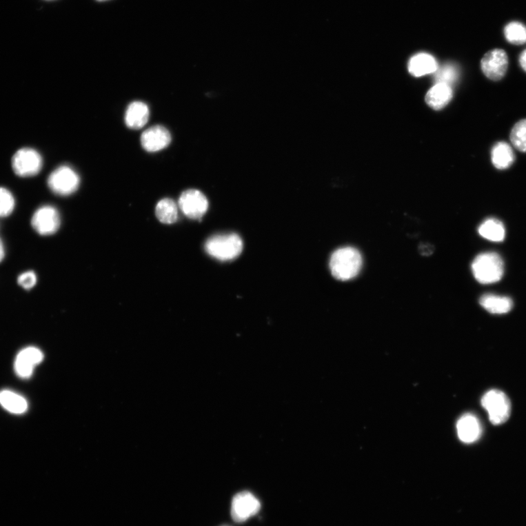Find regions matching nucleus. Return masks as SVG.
<instances>
[{"instance_id":"nucleus-4","label":"nucleus","mask_w":526,"mask_h":526,"mask_svg":"<svg viewBox=\"0 0 526 526\" xmlns=\"http://www.w3.org/2000/svg\"><path fill=\"white\" fill-rule=\"evenodd\" d=\"M482 405L494 425L505 423L510 417L511 403L507 395L498 390L488 391L482 398Z\"/></svg>"},{"instance_id":"nucleus-28","label":"nucleus","mask_w":526,"mask_h":526,"mask_svg":"<svg viewBox=\"0 0 526 526\" xmlns=\"http://www.w3.org/2000/svg\"><path fill=\"white\" fill-rule=\"evenodd\" d=\"M520 64L522 68L526 72V50L523 52L520 57Z\"/></svg>"},{"instance_id":"nucleus-13","label":"nucleus","mask_w":526,"mask_h":526,"mask_svg":"<svg viewBox=\"0 0 526 526\" xmlns=\"http://www.w3.org/2000/svg\"><path fill=\"white\" fill-rule=\"evenodd\" d=\"M459 438L464 443L470 444L478 440L482 433L481 423L475 416L467 414L462 416L457 423Z\"/></svg>"},{"instance_id":"nucleus-15","label":"nucleus","mask_w":526,"mask_h":526,"mask_svg":"<svg viewBox=\"0 0 526 526\" xmlns=\"http://www.w3.org/2000/svg\"><path fill=\"white\" fill-rule=\"evenodd\" d=\"M438 69L436 59L430 54H418L414 56L409 61V71L416 77L435 72Z\"/></svg>"},{"instance_id":"nucleus-16","label":"nucleus","mask_w":526,"mask_h":526,"mask_svg":"<svg viewBox=\"0 0 526 526\" xmlns=\"http://www.w3.org/2000/svg\"><path fill=\"white\" fill-rule=\"evenodd\" d=\"M452 97V92L449 85L444 83H436L427 93L425 101L433 109L440 110L449 103Z\"/></svg>"},{"instance_id":"nucleus-21","label":"nucleus","mask_w":526,"mask_h":526,"mask_svg":"<svg viewBox=\"0 0 526 526\" xmlns=\"http://www.w3.org/2000/svg\"><path fill=\"white\" fill-rule=\"evenodd\" d=\"M155 214L161 223L168 225L173 224L178 219V205L172 199H163L157 203Z\"/></svg>"},{"instance_id":"nucleus-18","label":"nucleus","mask_w":526,"mask_h":526,"mask_svg":"<svg viewBox=\"0 0 526 526\" xmlns=\"http://www.w3.org/2000/svg\"><path fill=\"white\" fill-rule=\"evenodd\" d=\"M492 158V163L497 169L505 170L515 162L516 155L510 145L506 142H498L494 146Z\"/></svg>"},{"instance_id":"nucleus-29","label":"nucleus","mask_w":526,"mask_h":526,"mask_svg":"<svg viewBox=\"0 0 526 526\" xmlns=\"http://www.w3.org/2000/svg\"><path fill=\"white\" fill-rule=\"evenodd\" d=\"M5 258V247L4 244L1 239H0V263L3 261Z\"/></svg>"},{"instance_id":"nucleus-6","label":"nucleus","mask_w":526,"mask_h":526,"mask_svg":"<svg viewBox=\"0 0 526 526\" xmlns=\"http://www.w3.org/2000/svg\"><path fill=\"white\" fill-rule=\"evenodd\" d=\"M42 166L41 155L32 149H21L12 159V167L14 172L21 177H30L39 174Z\"/></svg>"},{"instance_id":"nucleus-23","label":"nucleus","mask_w":526,"mask_h":526,"mask_svg":"<svg viewBox=\"0 0 526 526\" xmlns=\"http://www.w3.org/2000/svg\"><path fill=\"white\" fill-rule=\"evenodd\" d=\"M510 141L514 148L521 152H526V119L520 120L513 127Z\"/></svg>"},{"instance_id":"nucleus-8","label":"nucleus","mask_w":526,"mask_h":526,"mask_svg":"<svg viewBox=\"0 0 526 526\" xmlns=\"http://www.w3.org/2000/svg\"><path fill=\"white\" fill-rule=\"evenodd\" d=\"M179 207L188 217L201 219L209 209V201L201 191L188 190L181 194Z\"/></svg>"},{"instance_id":"nucleus-27","label":"nucleus","mask_w":526,"mask_h":526,"mask_svg":"<svg viewBox=\"0 0 526 526\" xmlns=\"http://www.w3.org/2000/svg\"><path fill=\"white\" fill-rule=\"evenodd\" d=\"M419 251L422 255L429 256L434 252V247L431 244L423 243L420 246Z\"/></svg>"},{"instance_id":"nucleus-20","label":"nucleus","mask_w":526,"mask_h":526,"mask_svg":"<svg viewBox=\"0 0 526 526\" xmlns=\"http://www.w3.org/2000/svg\"><path fill=\"white\" fill-rule=\"evenodd\" d=\"M0 405L7 411L17 414H23L28 409L26 398L9 390L0 393Z\"/></svg>"},{"instance_id":"nucleus-11","label":"nucleus","mask_w":526,"mask_h":526,"mask_svg":"<svg viewBox=\"0 0 526 526\" xmlns=\"http://www.w3.org/2000/svg\"><path fill=\"white\" fill-rule=\"evenodd\" d=\"M141 142L145 151L156 152L168 148L171 142V134L165 127L155 125L142 133Z\"/></svg>"},{"instance_id":"nucleus-30","label":"nucleus","mask_w":526,"mask_h":526,"mask_svg":"<svg viewBox=\"0 0 526 526\" xmlns=\"http://www.w3.org/2000/svg\"><path fill=\"white\" fill-rule=\"evenodd\" d=\"M99 1H106V0H99Z\"/></svg>"},{"instance_id":"nucleus-9","label":"nucleus","mask_w":526,"mask_h":526,"mask_svg":"<svg viewBox=\"0 0 526 526\" xmlns=\"http://www.w3.org/2000/svg\"><path fill=\"white\" fill-rule=\"evenodd\" d=\"M508 65L509 60L506 52L499 48L488 52L481 61V68L485 76L494 81L504 78Z\"/></svg>"},{"instance_id":"nucleus-2","label":"nucleus","mask_w":526,"mask_h":526,"mask_svg":"<svg viewBox=\"0 0 526 526\" xmlns=\"http://www.w3.org/2000/svg\"><path fill=\"white\" fill-rule=\"evenodd\" d=\"M472 270L478 283L483 285L496 283L504 275V262L496 253H483L473 261Z\"/></svg>"},{"instance_id":"nucleus-25","label":"nucleus","mask_w":526,"mask_h":526,"mask_svg":"<svg viewBox=\"0 0 526 526\" xmlns=\"http://www.w3.org/2000/svg\"><path fill=\"white\" fill-rule=\"evenodd\" d=\"M15 199L7 189L0 188V217L8 216L14 212Z\"/></svg>"},{"instance_id":"nucleus-1","label":"nucleus","mask_w":526,"mask_h":526,"mask_svg":"<svg viewBox=\"0 0 526 526\" xmlns=\"http://www.w3.org/2000/svg\"><path fill=\"white\" fill-rule=\"evenodd\" d=\"M329 265L335 279L348 281L359 274L363 265L362 255L354 247L340 248L332 255Z\"/></svg>"},{"instance_id":"nucleus-17","label":"nucleus","mask_w":526,"mask_h":526,"mask_svg":"<svg viewBox=\"0 0 526 526\" xmlns=\"http://www.w3.org/2000/svg\"><path fill=\"white\" fill-rule=\"evenodd\" d=\"M480 304L486 311L494 314H507L513 307V301L511 299L493 294L482 296Z\"/></svg>"},{"instance_id":"nucleus-22","label":"nucleus","mask_w":526,"mask_h":526,"mask_svg":"<svg viewBox=\"0 0 526 526\" xmlns=\"http://www.w3.org/2000/svg\"><path fill=\"white\" fill-rule=\"evenodd\" d=\"M507 40L514 45L526 43V28L520 22H512L505 29Z\"/></svg>"},{"instance_id":"nucleus-14","label":"nucleus","mask_w":526,"mask_h":526,"mask_svg":"<svg viewBox=\"0 0 526 526\" xmlns=\"http://www.w3.org/2000/svg\"><path fill=\"white\" fill-rule=\"evenodd\" d=\"M150 115L148 105L141 101L132 102L126 110L125 124L132 130L141 129L148 123Z\"/></svg>"},{"instance_id":"nucleus-19","label":"nucleus","mask_w":526,"mask_h":526,"mask_svg":"<svg viewBox=\"0 0 526 526\" xmlns=\"http://www.w3.org/2000/svg\"><path fill=\"white\" fill-rule=\"evenodd\" d=\"M479 234L484 239L500 242L505 240L506 230L503 223L496 219H488L478 228Z\"/></svg>"},{"instance_id":"nucleus-24","label":"nucleus","mask_w":526,"mask_h":526,"mask_svg":"<svg viewBox=\"0 0 526 526\" xmlns=\"http://www.w3.org/2000/svg\"><path fill=\"white\" fill-rule=\"evenodd\" d=\"M459 77V70L456 65L448 63L436 70L435 79L437 83L449 85L454 83Z\"/></svg>"},{"instance_id":"nucleus-26","label":"nucleus","mask_w":526,"mask_h":526,"mask_svg":"<svg viewBox=\"0 0 526 526\" xmlns=\"http://www.w3.org/2000/svg\"><path fill=\"white\" fill-rule=\"evenodd\" d=\"M37 283V276L33 272L23 273L18 278V283L26 290H30Z\"/></svg>"},{"instance_id":"nucleus-12","label":"nucleus","mask_w":526,"mask_h":526,"mask_svg":"<svg viewBox=\"0 0 526 526\" xmlns=\"http://www.w3.org/2000/svg\"><path fill=\"white\" fill-rule=\"evenodd\" d=\"M43 354L38 348L29 347L22 350L17 357L14 368L21 378H27L32 376L34 368L43 360Z\"/></svg>"},{"instance_id":"nucleus-5","label":"nucleus","mask_w":526,"mask_h":526,"mask_svg":"<svg viewBox=\"0 0 526 526\" xmlns=\"http://www.w3.org/2000/svg\"><path fill=\"white\" fill-rule=\"evenodd\" d=\"M48 185L54 193L61 196H68L79 188L80 177L72 168L60 166L48 177Z\"/></svg>"},{"instance_id":"nucleus-3","label":"nucleus","mask_w":526,"mask_h":526,"mask_svg":"<svg viewBox=\"0 0 526 526\" xmlns=\"http://www.w3.org/2000/svg\"><path fill=\"white\" fill-rule=\"evenodd\" d=\"M243 247L241 237L235 234L216 235L205 244L208 254L220 261H229L238 258Z\"/></svg>"},{"instance_id":"nucleus-10","label":"nucleus","mask_w":526,"mask_h":526,"mask_svg":"<svg viewBox=\"0 0 526 526\" xmlns=\"http://www.w3.org/2000/svg\"><path fill=\"white\" fill-rule=\"evenodd\" d=\"M60 216L52 205H44L37 210L32 218V226L42 236L54 234L60 226Z\"/></svg>"},{"instance_id":"nucleus-7","label":"nucleus","mask_w":526,"mask_h":526,"mask_svg":"<svg viewBox=\"0 0 526 526\" xmlns=\"http://www.w3.org/2000/svg\"><path fill=\"white\" fill-rule=\"evenodd\" d=\"M261 504L252 493L237 494L231 503V517L236 523H243L259 512Z\"/></svg>"}]
</instances>
